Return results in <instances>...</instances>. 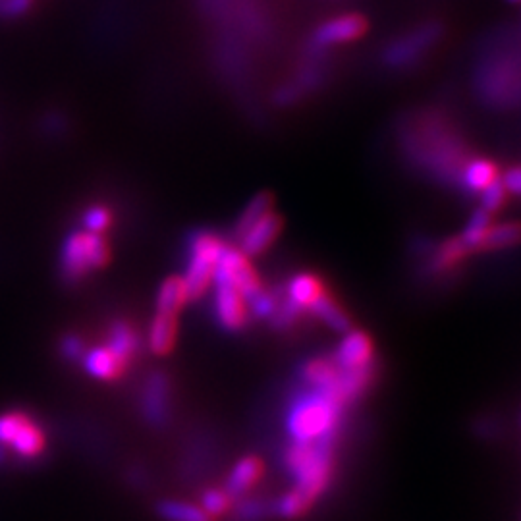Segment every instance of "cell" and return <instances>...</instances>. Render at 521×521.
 <instances>
[{
	"instance_id": "1",
	"label": "cell",
	"mask_w": 521,
	"mask_h": 521,
	"mask_svg": "<svg viewBox=\"0 0 521 521\" xmlns=\"http://www.w3.org/2000/svg\"><path fill=\"white\" fill-rule=\"evenodd\" d=\"M336 437L317 442H292L284 462L294 477V489L276 502V514L286 520L302 518L329 489L332 479V454Z\"/></svg>"
},
{
	"instance_id": "28",
	"label": "cell",
	"mask_w": 521,
	"mask_h": 521,
	"mask_svg": "<svg viewBox=\"0 0 521 521\" xmlns=\"http://www.w3.org/2000/svg\"><path fill=\"white\" fill-rule=\"evenodd\" d=\"M110 222H112V213L105 205H93L83 215V226L87 232L103 234L109 228Z\"/></svg>"
},
{
	"instance_id": "5",
	"label": "cell",
	"mask_w": 521,
	"mask_h": 521,
	"mask_svg": "<svg viewBox=\"0 0 521 521\" xmlns=\"http://www.w3.org/2000/svg\"><path fill=\"white\" fill-rule=\"evenodd\" d=\"M213 282L228 284V286L236 288L247 302L265 290L255 269L249 263V257L244 255L240 249L230 246L224 247V251L220 255Z\"/></svg>"
},
{
	"instance_id": "27",
	"label": "cell",
	"mask_w": 521,
	"mask_h": 521,
	"mask_svg": "<svg viewBox=\"0 0 521 521\" xmlns=\"http://www.w3.org/2000/svg\"><path fill=\"white\" fill-rule=\"evenodd\" d=\"M506 195H508V192H506L500 176L494 178L487 188H483L479 192V209L487 211L489 215H494L496 211L502 209V205L506 201Z\"/></svg>"
},
{
	"instance_id": "18",
	"label": "cell",
	"mask_w": 521,
	"mask_h": 521,
	"mask_svg": "<svg viewBox=\"0 0 521 521\" xmlns=\"http://www.w3.org/2000/svg\"><path fill=\"white\" fill-rule=\"evenodd\" d=\"M313 317H317L321 323H325L329 329L334 332H348L352 330V319L346 315V311L329 298L325 292L311 303V307L307 309Z\"/></svg>"
},
{
	"instance_id": "11",
	"label": "cell",
	"mask_w": 521,
	"mask_h": 521,
	"mask_svg": "<svg viewBox=\"0 0 521 521\" xmlns=\"http://www.w3.org/2000/svg\"><path fill=\"white\" fill-rule=\"evenodd\" d=\"M85 371L99 381H116L128 369V359L118 356L109 346L93 348L82 357Z\"/></svg>"
},
{
	"instance_id": "34",
	"label": "cell",
	"mask_w": 521,
	"mask_h": 521,
	"mask_svg": "<svg viewBox=\"0 0 521 521\" xmlns=\"http://www.w3.org/2000/svg\"><path fill=\"white\" fill-rule=\"evenodd\" d=\"M238 510H240V516L244 520H255V518L261 516V504L255 502V500H246Z\"/></svg>"
},
{
	"instance_id": "35",
	"label": "cell",
	"mask_w": 521,
	"mask_h": 521,
	"mask_svg": "<svg viewBox=\"0 0 521 521\" xmlns=\"http://www.w3.org/2000/svg\"><path fill=\"white\" fill-rule=\"evenodd\" d=\"M510 2H521V0H510Z\"/></svg>"
},
{
	"instance_id": "26",
	"label": "cell",
	"mask_w": 521,
	"mask_h": 521,
	"mask_svg": "<svg viewBox=\"0 0 521 521\" xmlns=\"http://www.w3.org/2000/svg\"><path fill=\"white\" fill-rule=\"evenodd\" d=\"M271 211H273V195H271V193H259V195H255V197L247 203L246 209L242 211L240 219L236 222V228H234L236 236H238V238L244 236L247 230H249L257 220L261 219V217H265V215L271 213Z\"/></svg>"
},
{
	"instance_id": "9",
	"label": "cell",
	"mask_w": 521,
	"mask_h": 521,
	"mask_svg": "<svg viewBox=\"0 0 521 521\" xmlns=\"http://www.w3.org/2000/svg\"><path fill=\"white\" fill-rule=\"evenodd\" d=\"M143 415L155 427H163L170 417V381L163 373H153L145 383Z\"/></svg>"
},
{
	"instance_id": "2",
	"label": "cell",
	"mask_w": 521,
	"mask_h": 521,
	"mask_svg": "<svg viewBox=\"0 0 521 521\" xmlns=\"http://www.w3.org/2000/svg\"><path fill=\"white\" fill-rule=\"evenodd\" d=\"M346 404L332 392L307 388L290 404L286 429L292 442H317L338 435Z\"/></svg>"
},
{
	"instance_id": "25",
	"label": "cell",
	"mask_w": 521,
	"mask_h": 521,
	"mask_svg": "<svg viewBox=\"0 0 521 521\" xmlns=\"http://www.w3.org/2000/svg\"><path fill=\"white\" fill-rule=\"evenodd\" d=\"M159 514L168 521H215L201 506L184 500H165L159 504Z\"/></svg>"
},
{
	"instance_id": "8",
	"label": "cell",
	"mask_w": 521,
	"mask_h": 521,
	"mask_svg": "<svg viewBox=\"0 0 521 521\" xmlns=\"http://www.w3.org/2000/svg\"><path fill=\"white\" fill-rule=\"evenodd\" d=\"M365 29H367V24L359 14H344V16L332 18L325 24H321L313 35V41L319 47L352 43L365 33Z\"/></svg>"
},
{
	"instance_id": "13",
	"label": "cell",
	"mask_w": 521,
	"mask_h": 521,
	"mask_svg": "<svg viewBox=\"0 0 521 521\" xmlns=\"http://www.w3.org/2000/svg\"><path fill=\"white\" fill-rule=\"evenodd\" d=\"M303 386L313 388V390H323V392H336V377H338V367L329 357H315L303 363L300 371ZM340 398V396H338ZM342 400V398H340ZM344 402V400H342Z\"/></svg>"
},
{
	"instance_id": "21",
	"label": "cell",
	"mask_w": 521,
	"mask_h": 521,
	"mask_svg": "<svg viewBox=\"0 0 521 521\" xmlns=\"http://www.w3.org/2000/svg\"><path fill=\"white\" fill-rule=\"evenodd\" d=\"M188 302H190V298H188V288H186L184 276L166 278L157 294V311L178 315L180 309Z\"/></svg>"
},
{
	"instance_id": "16",
	"label": "cell",
	"mask_w": 521,
	"mask_h": 521,
	"mask_svg": "<svg viewBox=\"0 0 521 521\" xmlns=\"http://www.w3.org/2000/svg\"><path fill=\"white\" fill-rule=\"evenodd\" d=\"M20 458L24 460H35L45 452L47 437L45 431L39 423L33 421V417H28V421L18 429L14 439L8 444Z\"/></svg>"
},
{
	"instance_id": "23",
	"label": "cell",
	"mask_w": 521,
	"mask_h": 521,
	"mask_svg": "<svg viewBox=\"0 0 521 521\" xmlns=\"http://www.w3.org/2000/svg\"><path fill=\"white\" fill-rule=\"evenodd\" d=\"M107 346L112 348L118 356L124 357V359H132L136 356L139 346V336L136 329L126 323V321H118L114 323L109 330V340H107Z\"/></svg>"
},
{
	"instance_id": "3",
	"label": "cell",
	"mask_w": 521,
	"mask_h": 521,
	"mask_svg": "<svg viewBox=\"0 0 521 521\" xmlns=\"http://www.w3.org/2000/svg\"><path fill=\"white\" fill-rule=\"evenodd\" d=\"M110 261V246L103 234L78 230L72 232L60 255V275L68 282H80L82 278L101 271Z\"/></svg>"
},
{
	"instance_id": "24",
	"label": "cell",
	"mask_w": 521,
	"mask_h": 521,
	"mask_svg": "<svg viewBox=\"0 0 521 521\" xmlns=\"http://www.w3.org/2000/svg\"><path fill=\"white\" fill-rule=\"evenodd\" d=\"M521 244V222H502L493 224L481 249L485 251H500L508 247H516Z\"/></svg>"
},
{
	"instance_id": "14",
	"label": "cell",
	"mask_w": 521,
	"mask_h": 521,
	"mask_svg": "<svg viewBox=\"0 0 521 521\" xmlns=\"http://www.w3.org/2000/svg\"><path fill=\"white\" fill-rule=\"evenodd\" d=\"M178 336V315L157 311L149 327V348L155 356H166L174 350Z\"/></svg>"
},
{
	"instance_id": "10",
	"label": "cell",
	"mask_w": 521,
	"mask_h": 521,
	"mask_svg": "<svg viewBox=\"0 0 521 521\" xmlns=\"http://www.w3.org/2000/svg\"><path fill=\"white\" fill-rule=\"evenodd\" d=\"M284 222L280 219V215H276L275 211L267 213L265 217L257 220L244 236H240V251L247 257H255L261 255L263 251H267L269 247L275 244L276 238L282 232Z\"/></svg>"
},
{
	"instance_id": "29",
	"label": "cell",
	"mask_w": 521,
	"mask_h": 521,
	"mask_svg": "<svg viewBox=\"0 0 521 521\" xmlns=\"http://www.w3.org/2000/svg\"><path fill=\"white\" fill-rule=\"evenodd\" d=\"M28 417V413L24 412H6L0 415V446L2 448H6L10 444V440L14 439V435L28 421Z\"/></svg>"
},
{
	"instance_id": "20",
	"label": "cell",
	"mask_w": 521,
	"mask_h": 521,
	"mask_svg": "<svg viewBox=\"0 0 521 521\" xmlns=\"http://www.w3.org/2000/svg\"><path fill=\"white\" fill-rule=\"evenodd\" d=\"M494 178H498V170L487 159H473L460 172V182L464 190L469 193L481 192L493 182Z\"/></svg>"
},
{
	"instance_id": "32",
	"label": "cell",
	"mask_w": 521,
	"mask_h": 521,
	"mask_svg": "<svg viewBox=\"0 0 521 521\" xmlns=\"http://www.w3.org/2000/svg\"><path fill=\"white\" fill-rule=\"evenodd\" d=\"M33 6V0H0L2 16H24Z\"/></svg>"
},
{
	"instance_id": "19",
	"label": "cell",
	"mask_w": 521,
	"mask_h": 521,
	"mask_svg": "<svg viewBox=\"0 0 521 521\" xmlns=\"http://www.w3.org/2000/svg\"><path fill=\"white\" fill-rule=\"evenodd\" d=\"M286 292H288L290 302L296 303L298 307H302L303 311H307L311 307V303L323 294V284L317 276L302 273V275L294 276L288 282Z\"/></svg>"
},
{
	"instance_id": "31",
	"label": "cell",
	"mask_w": 521,
	"mask_h": 521,
	"mask_svg": "<svg viewBox=\"0 0 521 521\" xmlns=\"http://www.w3.org/2000/svg\"><path fill=\"white\" fill-rule=\"evenodd\" d=\"M60 352L62 356L70 361H78L85 356V344H83L82 338L76 336V334H70L66 336L62 342H60Z\"/></svg>"
},
{
	"instance_id": "6",
	"label": "cell",
	"mask_w": 521,
	"mask_h": 521,
	"mask_svg": "<svg viewBox=\"0 0 521 521\" xmlns=\"http://www.w3.org/2000/svg\"><path fill=\"white\" fill-rule=\"evenodd\" d=\"M215 315L226 330H242L247 325L249 307L247 300L228 284H215Z\"/></svg>"
},
{
	"instance_id": "17",
	"label": "cell",
	"mask_w": 521,
	"mask_h": 521,
	"mask_svg": "<svg viewBox=\"0 0 521 521\" xmlns=\"http://www.w3.org/2000/svg\"><path fill=\"white\" fill-rule=\"evenodd\" d=\"M466 246L462 244L460 238H450L439 247L431 249V259L427 263L429 275H442L446 271H452L464 257H466Z\"/></svg>"
},
{
	"instance_id": "12",
	"label": "cell",
	"mask_w": 521,
	"mask_h": 521,
	"mask_svg": "<svg viewBox=\"0 0 521 521\" xmlns=\"http://www.w3.org/2000/svg\"><path fill=\"white\" fill-rule=\"evenodd\" d=\"M375 373H377V363L375 361H371L369 365L357 367V369H348V371L338 369L336 392L344 400L346 406L350 402H356L357 398L363 396V392L373 383Z\"/></svg>"
},
{
	"instance_id": "15",
	"label": "cell",
	"mask_w": 521,
	"mask_h": 521,
	"mask_svg": "<svg viewBox=\"0 0 521 521\" xmlns=\"http://www.w3.org/2000/svg\"><path fill=\"white\" fill-rule=\"evenodd\" d=\"M261 475H263V462L255 456H246L232 467L224 491L230 494V498L244 496L247 491H251L257 485Z\"/></svg>"
},
{
	"instance_id": "22",
	"label": "cell",
	"mask_w": 521,
	"mask_h": 521,
	"mask_svg": "<svg viewBox=\"0 0 521 521\" xmlns=\"http://www.w3.org/2000/svg\"><path fill=\"white\" fill-rule=\"evenodd\" d=\"M491 226H493V215H489L483 209H475L473 215L467 220L464 232L458 238L462 240V244L471 253L475 249H481L487 234H489V230H491Z\"/></svg>"
},
{
	"instance_id": "7",
	"label": "cell",
	"mask_w": 521,
	"mask_h": 521,
	"mask_svg": "<svg viewBox=\"0 0 521 521\" xmlns=\"http://www.w3.org/2000/svg\"><path fill=\"white\" fill-rule=\"evenodd\" d=\"M373 356H375V348L371 338L361 330H348L344 332V338L340 340L332 361L338 369L348 371V369L369 365L371 361H375Z\"/></svg>"
},
{
	"instance_id": "4",
	"label": "cell",
	"mask_w": 521,
	"mask_h": 521,
	"mask_svg": "<svg viewBox=\"0 0 521 521\" xmlns=\"http://www.w3.org/2000/svg\"><path fill=\"white\" fill-rule=\"evenodd\" d=\"M226 242L215 232H197L193 234L190 246V265L184 275L190 302L201 300L209 286L213 284L215 269Z\"/></svg>"
},
{
	"instance_id": "30",
	"label": "cell",
	"mask_w": 521,
	"mask_h": 521,
	"mask_svg": "<svg viewBox=\"0 0 521 521\" xmlns=\"http://www.w3.org/2000/svg\"><path fill=\"white\" fill-rule=\"evenodd\" d=\"M230 502H232V498H230V494L226 493V491L211 489V491H207V493L203 494V498H201V508H203L209 516L217 518V516H222L224 512H228Z\"/></svg>"
},
{
	"instance_id": "33",
	"label": "cell",
	"mask_w": 521,
	"mask_h": 521,
	"mask_svg": "<svg viewBox=\"0 0 521 521\" xmlns=\"http://www.w3.org/2000/svg\"><path fill=\"white\" fill-rule=\"evenodd\" d=\"M506 192L512 195H520L521 197V166H512L508 168L502 176H500Z\"/></svg>"
}]
</instances>
